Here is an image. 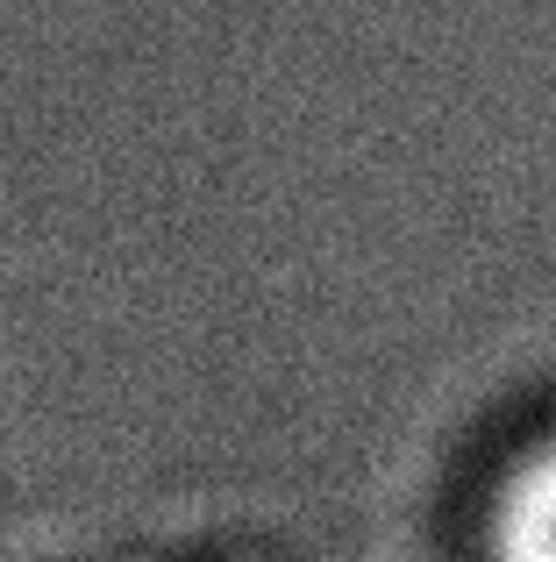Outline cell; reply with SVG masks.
Listing matches in <instances>:
<instances>
[{"label": "cell", "instance_id": "6da1fadb", "mask_svg": "<svg viewBox=\"0 0 556 562\" xmlns=\"http://www.w3.org/2000/svg\"><path fill=\"white\" fill-rule=\"evenodd\" d=\"M486 562H556V435L507 463L486 506Z\"/></svg>", "mask_w": 556, "mask_h": 562}]
</instances>
